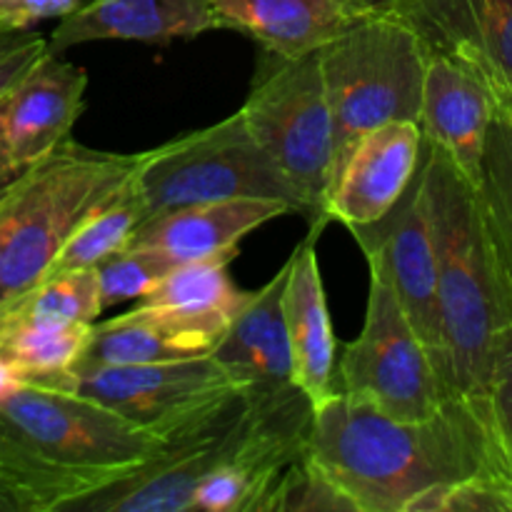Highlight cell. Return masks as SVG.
<instances>
[{
    "label": "cell",
    "instance_id": "6da1fadb",
    "mask_svg": "<svg viewBox=\"0 0 512 512\" xmlns=\"http://www.w3.org/2000/svg\"><path fill=\"white\" fill-rule=\"evenodd\" d=\"M308 453L353 512H408L413 500L473 475L512 480L483 398L450 395L418 423L330 395L313 408Z\"/></svg>",
    "mask_w": 512,
    "mask_h": 512
},
{
    "label": "cell",
    "instance_id": "7a4b0ae2",
    "mask_svg": "<svg viewBox=\"0 0 512 512\" xmlns=\"http://www.w3.org/2000/svg\"><path fill=\"white\" fill-rule=\"evenodd\" d=\"M165 445L93 400L10 378L0 390V510L73 512Z\"/></svg>",
    "mask_w": 512,
    "mask_h": 512
},
{
    "label": "cell",
    "instance_id": "3957f363",
    "mask_svg": "<svg viewBox=\"0 0 512 512\" xmlns=\"http://www.w3.org/2000/svg\"><path fill=\"white\" fill-rule=\"evenodd\" d=\"M420 185L438 260L448 390L463 398H483L493 338L512 318L490 253L478 190L448 155L425 140Z\"/></svg>",
    "mask_w": 512,
    "mask_h": 512
},
{
    "label": "cell",
    "instance_id": "277c9868",
    "mask_svg": "<svg viewBox=\"0 0 512 512\" xmlns=\"http://www.w3.org/2000/svg\"><path fill=\"white\" fill-rule=\"evenodd\" d=\"M335 133L333 183L353 145L393 120L418 123L428 50L393 13H360L318 50Z\"/></svg>",
    "mask_w": 512,
    "mask_h": 512
},
{
    "label": "cell",
    "instance_id": "5b68a950",
    "mask_svg": "<svg viewBox=\"0 0 512 512\" xmlns=\"http://www.w3.org/2000/svg\"><path fill=\"white\" fill-rule=\"evenodd\" d=\"M145 153H105L68 138L20 180L0 265V303L48 273L73 230L113 195Z\"/></svg>",
    "mask_w": 512,
    "mask_h": 512
},
{
    "label": "cell",
    "instance_id": "8992f818",
    "mask_svg": "<svg viewBox=\"0 0 512 512\" xmlns=\"http://www.w3.org/2000/svg\"><path fill=\"white\" fill-rule=\"evenodd\" d=\"M270 60L273 65L258 75L240 113L255 143L298 195L310 228L323 230L330 223L335 133L318 50Z\"/></svg>",
    "mask_w": 512,
    "mask_h": 512
},
{
    "label": "cell",
    "instance_id": "52a82bcc",
    "mask_svg": "<svg viewBox=\"0 0 512 512\" xmlns=\"http://www.w3.org/2000/svg\"><path fill=\"white\" fill-rule=\"evenodd\" d=\"M148 218L183 205L230 198L283 200L303 215L298 195L255 143L243 113L145 150L135 170Z\"/></svg>",
    "mask_w": 512,
    "mask_h": 512
},
{
    "label": "cell",
    "instance_id": "ba28073f",
    "mask_svg": "<svg viewBox=\"0 0 512 512\" xmlns=\"http://www.w3.org/2000/svg\"><path fill=\"white\" fill-rule=\"evenodd\" d=\"M35 385L93 400L163 443L193 433L245 390L213 355L148 365L73 368Z\"/></svg>",
    "mask_w": 512,
    "mask_h": 512
},
{
    "label": "cell",
    "instance_id": "9c48e42d",
    "mask_svg": "<svg viewBox=\"0 0 512 512\" xmlns=\"http://www.w3.org/2000/svg\"><path fill=\"white\" fill-rule=\"evenodd\" d=\"M368 268L365 323L358 338L343 345L338 393L403 423L433 418L448 390L385 273L375 263Z\"/></svg>",
    "mask_w": 512,
    "mask_h": 512
},
{
    "label": "cell",
    "instance_id": "30bf717a",
    "mask_svg": "<svg viewBox=\"0 0 512 512\" xmlns=\"http://www.w3.org/2000/svg\"><path fill=\"white\" fill-rule=\"evenodd\" d=\"M248 423L228 460L195 490L203 512H268L285 470L308 448L313 405L295 385L283 390H245Z\"/></svg>",
    "mask_w": 512,
    "mask_h": 512
},
{
    "label": "cell",
    "instance_id": "8fae6325",
    "mask_svg": "<svg viewBox=\"0 0 512 512\" xmlns=\"http://www.w3.org/2000/svg\"><path fill=\"white\" fill-rule=\"evenodd\" d=\"M248 423V395L238 393L213 420L170 440L120 483L90 495L73 512H188L195 490L233 455Z\"/></svg>",
    "mask_w": 512,
    "mask_h": 512
},
{
    "label": "cell",
    "instance_id": "7c38bea8",
    "mask_svg": "<svg viewBox=\"0 0 512 512\" xmlns=\"http://www.w3.org/2000/svg\"><path fill=\"white\" fill-rule=\"evenodd\" d=\"M350 233L363 250L365 260L375 263L385 273L395 298L403 305L410 325L423 340L425 350L433 358L435 370L448 390L438 303V260H435L420 170L413 185L405 190L403 198L385 218L373 225H365V228H350Z\"/></svg>",
    "mask_w": 512,
    "mask_h": 512
},
{
    "label": "cell",
    "instance_id": "4fadbf2b",
    "mask_svg": "<svg viewBox=\"0 0 512 512\" xmlns=\"http://www.w3.org/2000/svg\"><path fill=\"white\" fill-rule=\"evenodd\" d=\"M398 15L428 55H443L488 85L500 110L512 103V0H400Z\"/></svg>",
    "mask_w": 512,
    "mask_h": 512
},
{
    "label": "cell",
    "instance_id": "5bb4252c",
    "mask_svg": "<svg viewBox=\"0 0 512 512\" xmlns=\"http://www.w3.org/2000/svg\"><path fill=\"white\" fill-rule=\"evenodd\" d=\"M88 73L60 53L45 50L0 98V133L10 158L28 170L53 153L85 108Z\"/></svg>",
    "mask_w": 512,
    "mask_h": 512
},
{
    "label": "cell",
    "instance_id": "9a60e30c",
    "mask_svg": "<svg viewBox=\"0 0 512 512\" xmlns=\"http://www.w3.org/2000/svg\"><path fill=\"white\" fill-rule=\"evenodd\" d=\"M423 163V130L393 120L365 133L345 158L328 200V218L345 228L378 223L413 185Z\"/></svg>",
    "mask_w": 512,
    "mask_h": 512
},
{
    "label": "cell",
    "instance_id": "2e32d148",
    "mask_svg": "<svg viewBox=\"0 0 512 512\" xmlns=\"http://www.w3.org/2000/svg\"><path fill=\"white\" fill-rule=\"evenodd\" d=\"M228 258L180 263L130 308L183 343L190 353L210 355L250 298L228 273Z\"/></svg>",
    "mask_w": 512,
    "mask_h": 512
},
{
    "label": "cell",
    "instance_id": "e0dca14e",
    "mask_svg": "<svg viewBox=\"0 0 512 512\" xmlns=\"http://www.w3.org/2000/svg\"><path fill=\"white\" fill-rule=\"evenodd\" d=\"M283 215H293L288 203L270 198H230L163 210L138 225L128 248L153 250L175 265L193 260L238 255L240 243Z\"/></svg>",
    "mask_w": 512,
    "mask_h": 512
},
{
    "label": "cell",
    "instance_id": "ac0fdd59",
    "mask_svg": "<svg viewBox=\"0 0 512 512\" xmlns=\"http://www.w3.org/2000/svg\"><path fill=\"white\" fill-rule=\"evenodd\" d=\"M500 105L488 85L443 55H428L418 125L423 140L448 155L478 185L485 140Z\"/></svg>",
    "mask_w": 512,
    "mask_h": 512
},
{
    "label": "cell",
    "instance_id": "d6986e66",
    "mask_svg": "<svg viewBox=\"0 0 512 512\" xmlns=\"http://www.w3.org/2000/svg\"><path fill=\"white\" fill-rule=\"evenodd\" d=\"M320 228H310L308 238L288 258V278L283 288V315L288 330L293 383L313 408L338 393V340L330 323L328 295L315 243Z\"/></svg>",
    "mask_w": 512,
    "mask_h": 512
},
{
    "label": "cell",
    "instance_id": "ffe728a7",
    "mask_svg": "<svg viewBox=\"0 0 512 512\" xmlns=\"http://www.w3.org/2000/svg\"><path fill=\"white\" fill-rule=\"evenodd\" d=\"M215 30L210 0H85L60 18L48 50L65 53L73 45L98 40L170 43Z\"/></svg>",
    "mask_w": 512,
    "mask_h": 512
},
{
    "label": "cell",
    "instance_id": "44dd1931",
    "mask_svg": "<svg viewBox=\"0 0 512 512\" xmlns=\"http://www.w3.org/2000/svg\"><path fill=\"white\" fill-rule=\"evenodd\" d=\"M285 278L288 263L263 288L250 293L248 303L210 353L245 390H283L295 385L283 315Z\"/></svg>",
    "mask_w": 512,
    "mask_h": 512
},
{
    "label": "cell",
    "instance_id": "7402d4cb",
    "mask_svg": "<svg viewBox=\"0 0 512 512\" xmlns=\"http://www.w3.org/2000/svg\"><path fill=\"white\" fill-rule=\"evenodd\" d=\"M215 30H238L278 58H300L360 15L350 0H210Z\"/></svg>",
    "mask_w": 512,
    "mask_h": 512
},
{
    "label": "cell",
    "instance_id": "603a6c76",
    "mask_svg": "<svg viewBox=\"0 0 512 512\" xmlns=\"http://www.w3.org/2000/svg\"><path fill=\"white\" fill-rule=\"evenodd\" d=\"M90 335L93 323L45 318L0 305V365L25 383H43L73 370Z\"/></svg>",
    "mask_w": 512,
    "mask_h": 512
},
{
    "label": "cell",
    "instance_id": "cb8c5ba5",
    "mask_svg": "<svg viewBox=\"0 0 512 512\" xmlns=\"http://www.w3.org/2000/svg\"><path fill=\"white\" fill-rule=\"evenodd\" d=\"M145 218H148V210H145L133 173L73 230L43 278L95 270L100 263L128 248L130 238Z\"/></svg>",
    "mask_w": 512,
    "mask_h": 512
},
{
    "label": "cell",
    "instance_id": "d4e9b609",
    "mask_svg": "<svg viewBox=\"0 0 512 512\" xmlns=\"http://www.w3.org/2000/svg\"><path fill=\"white\" fill-rule=\"evenodd\" d=\"M475 190L505 308L512 318V128L503 113L495 115L488 130L483 168Z\"/></svg>",
    "mask_w": 512,
    "mask_h": 512
},
{
    "label": "cell",
    "instance_id": "484cf974",
    "mask_svg": "<svg viewBox=\"0 0 512 512\" xmlns=\"http://www.w3.org/2000/svg\"><path fill=\"white\" fill-rule=\"evenodd\" d=\"M200 358L183 343L165 333L150 320L135 313H123L105 323H93V335L83 358L75 368H98V365H148L168 360Z\"/></svg>",
    "mask_w": 512,
    "mask_h": 512
},
{
    "label": "cell",
    "instance_id": "4316f807",
    "mask_svg": "<svg viewBox=\"0 0 512 512\" xmlns=\"http://www.w3.org/2000/svg\"><path fill=\"white\" fill-rule=\"evenodd\" d=\"M173 268V260L153 253V250L123 248L95 268L103 310L125 303V300H140Z\"/></svg>",
    "mask_w": 512,
    "mask_h": 512
},
{
    "label": "cell",
    "instance_id": "83f0119b",
    "mask_svg": "<svg viewBox=\"0 0 512 512\" xmlns=\"http://www.w3.org/2000/svg\"><path fill=\"white\" fill-rule=\"evenodd\" d=\"M350 508L348 500L320 473L315 460L305 453L285 470L268 503V512H338Z\"/></svg>",
    "mask_w": 512,
    "mask_h": 512
},
{
    "label": "cell",
    "instance_id": "f1b7e54d",
    "mask_svg": "<svg viewBox=\"0 0 512 512\" xmlns=\"http://www.w3.org/2000/svg\"><path fill=\"white\" fill-rule=\"evenodd\" d=\"M408 512H512V480L488 473L440 485L413 500Z\"/></svg>",
    "mask_w": 512,
    "mask_h": 512
},
{
    "label": "cell",
    "instance_id": "f546056e",
    "mask_svg": "<svg viewBox=\"0 0 512 512\" xmlns=\"http://www.w3.org/2000/svg\"><path fill=\"white\" fill-rule=\"evenodd\" d=\"M485 403L500 453L512 473V320H505L493 338Z\"/></svg>",
    "mask_w": 512,
    "mask_h": 512
},
{
    "label": "cell",
    "instance_id": "4dcf8cb0",
    "mask_svg": "<svg viewBox=\"0 0 512 512\" xmlns=\"http://www.w3.org/2000/svg\"><path fill=\"white\" fill-rule=\"evenodd\" d=\"M48 50V40L30 28H13L0 18V98Z\"/></svg>",
    "mask_w": 512,
    "mask_h": 512
},
{
    "label": "cell",
    "instance_id": "1f68e13d",
    "mask_svg": "<svg viewBox=\"0 0 512 512\" xmlns=\"http://www.w3.org/2000/svg\"><path fill=\"white\" fill-rule=\"evenodd\" d=\"M85 0H0V18L13 28H30L40 20L65 18Z\"/></svg>",
    "mask_w": 512,
    "mask_h": 512
},
{
    "label": "cell",
    "instance_id": "d6a6232c",
    "mask_svg": "<svg viewBox=\"0 0 512 512\" xmlns=\"http://www.w3.org/2000/svg\"><path fill=\"white\" fill-rule=\"evenodd\" d=\"M23 173L25 170H20L18 165L13 163V158H10L8 148H5V143H3V133H0V198H3V195L8 193L15 183H18L20 175Z\"/></svg>",
    "mask_w": 512,
    "mask_h": 512
},
{
    "label": "cell",
    "instance_id": "836d02e7",
    "mask_svg": "<svg viewBox=\"0 0 512 512\" xmlns=\"http://www.w3.org/2000/svg\"><path fill=\"white\" fill-rule=\"evenodd\" d=\"M23 180V175H20ZM20 180L8 190V193L0 198V265H3V248H5V238H8V228H10V215H13V205H15V195H18Z\"/></svg>",
    "mask_w": 512,
    "mask_h": 512
},
{
    "label": "cell",
    "instance_id": "e575fe53",
    "mask_svg": "<svg viewBox=\"0 0 512 512\" xmlns=\"http://www.w3.org/2000/svg\"><path fill=\"white\" fill-rule=\"evenodd\" d=\"M350 3H353L360 13H380V10L393 8L400 0H350Z\"/></svg>",
    "mask_w": 512,
    "mask_h": 512
},
{
    "label": "cell",
    "instance_id": "d590c367",
    "mask_svg": "<svg viewBox=\"0 0 512 512\" xmlns=\"http://www.w3.org/2000/svg\"><path fill=\"white\" fill-rule=\"evenodd\" d=\"M500 113H503V118H505V120H508V123H510V128H512V103H508V105H505V108H503V110H500Z\"/></svg>",
    "mask_w": 512,
    "mask_h": 512
}]
</instances>
